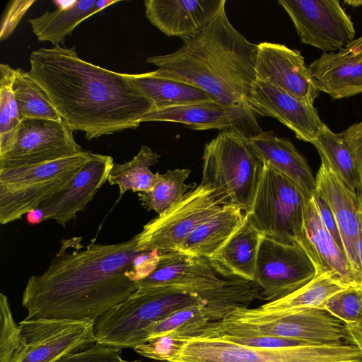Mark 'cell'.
<instances>
[{
  "label": "cell",
  "instance_id": "obj_1",
  "mask_svg": "<svg viewBox=\"0 0 362 362\" xmlns=\"http://www.w3.org/2000/svg\"><path fill=\"white\" fill-rule=\"evenodd\" d=\"M143 252L135 235L116 244L93 239L84 245L81 236L63 239L47 269L27 281L25 318L95 322L136 290V262Z\"/></svg>",
  "mask_w": 362,
  "mask_h": 362
},
{
  "label": "cell",
  "instance_id": "obj_2",
  "mask_svg": "<svg viewBox=\"0 0 362 362\" xmlns=\"http://www.w3.org/2000/svg\"><path fill=\"white\" fill-rule=\"evenodd\" d=\"M31 78L74 131L87 140L136 129L155 111L130 74L118 73L80 58L74 47H42L31 52Z\"/></svg>",
  "mask_w": 362,
  "mask_h": 362
},
{
  "label": "cell",
  "instance_id": "obj_3",
  "mask_svg": "<svg viewBox=\"0 0 362 362\" xmlns=\"http://www.w3.org/2000/svg\"><path fill=\"white\" fill-rule=\"evenodd\" d=\"M182 41L174 52L146 59L158 67L152 71L155 76L198 87L223 105L250 109L257 45L231 25L226 7L204 29Z\"/></svg>",
  "mask_w": 362,
  "mask_h": 362
},
{
  "label": "cell",
  "instance_id": "obj_4",
  "mask_svg": "<svg viewBox=\"0 0 362 362\" xmlns=\"http://www.w3.org/2000/svg\"><path fill=\"white\" fill-rule=\"evenodd\" d=\"M135 284L136 289L156 288L195 295L208 305L230 311L247 307L259 297L254 282L234 277L223 279L207 259L178 251L160 253L156 269Z\"/></svg>",
  "mask_w": 362,
  "mask_h": 362
},
{
  "label": "cell",
  "instance_id": "obj_5",
  "mask_svg": "<svg viewBox=\"0 0 362 362\" xmlns=\"http://www.w3.org/2000/svg\"><path fill=\"white\" fill-rule=\"evenodd\" d=\"M170 337L165 362H353L362 349L345 341L283 348H258L218 338Z\"/></svg>",
  "mask_w": 362,
  "mask_h": 362
},
{
  "label": "cell",
  "instance_id": "obj_6",
  "mask_svg": "<svg viewBox=\"0 0 362 362\" xmlns=\"http://www.w3.org/2000/svg\"><path fill=\"white\" fill-rule=\"evenodd\" d=\"M243 132L221 131L204 148L201 183L213 189L222 206L240 208L245 214L252 208L263 169Z\"/></svg>",
  "mask_w": 362,
  "mask_h": 362
},
{
  "label": "cell",
  "instance_id": "obj_7",
  "mask_svg": "<svg viewBox=\"0 0 362 362\" xmlns=\"http://www.w3.org/2000/svg\"><path fill=\"white\" fill-rule=\"evenodd\" d=\"M202 303L206 302L195 295L137 288L95 321V344L134 349L148 341V332L156 323L177 310Z\"/></svg>",
  "mask_w": 362,
  "mask_h": 362
},
{
  "label": "cell",
  "instance_id": "obj_8",
  "mask_svg": "<svg viewBox=\"0 0 362 362\" xmlns=\"http://www.w3.org/2000/svg\"><path fill=\"white\" fill-rule=\"evenodd\" d=\"M219 334H258L316 344L346 341V325L327 310L311 308L290 313H264L256 308H238L210 324L198 336Z\"/></svg>",
  "mask_w": 362,
  "mask_h": 362
},
{
  "label": "cell",
  "instance_id": "obj_9",
  "mask_svg": "<svg viewBox=\"0 0 362 362\" xmlns=\"http://www.w3.org/2000/svg\"><path fill=\"white\" fill-rule=\"evenodd\" d=\"M92 152L30 166L0 170V223L21 219L65 190Z\"/></svg>",
  "mask_w": 362,
  "mask_h": 362
},
{
  "label": "cell",
  "instance_id": "obj_10",
  "mask_svg": "<svg viewBox=\"0 0 362 362\" xmlns=\"http://www.w3.org/2000/svg\"><path fill=\"white\" fill-rule=\"evenodd\" d=\"M308 199L296 182L263 162L252 208L245 215L264 235L292 243L298 241L301 235Z\"/></svg>",
  "mask_w": 362,
  "mask_h": 362
},
{
  "label": "cell",
  "instance_id": "obj_11",
  "mask_svg": "<svg viewBox=\"0 0 362 362\" xmlns=\"http://www.w3.org/2000/svg\"><path fill=\"white\" fill-rule=\"evenodd\" d=\"M214 191L200 183L136 235L137 248L160 253L176 250L201 224L222 207Z\"/></svg>",
  "mask_w": 362,
  "mask_h": 362
},
{
  "label": "cell",
  "instance_id": "obj_12",
  "mask_svg": "<svg viewBox=\"0 0 362 362\" xmlns=\"http://www.w3.org/2000/svg\"><path fill=\"white\" fill-rule=\"evenodd\" d=\"M95 322L88 319L25 318L11 362H54L95 344Z\"/></svg>",
  "mask_w": 362,
  "mask_h": 362
},
{
  "label": "cell",
  "instance_id": "obj_13",
  "mask_svg": "<svg viewBox=\"0 0 362 362\" xmlns=\"http://www.w3.org/2000/svg\"><path fill=\"white\" fill-rule=\"evenodd\" d=\"M316 274L313 261L299 243L262 237L253 280L259 298L268 302L282 298L305 285Z\"/></svg>",
  "mask_w": 362,
  "mask_h": 362
},
{
  "label": "cell",
  "instance_id": "obj_14",
  "mask_svg": "<svg viewBox=\"0 0 362 362\" xmlns=\"http://www.w3.org/2000/svg\"><path fill=\"white\" fill-rule=\"evenodd\" d=\"M278 4L303 44L332 52L354 40L353 23L337 0H279Z\"/></svg>",
  "mask_w": 362,
  "mask_h": 362
},
{
  "label": "cell",
  "instance_id": "obj_15",
  "mask_svg": "<svg viewBox=\"0 0 362 362\" xmlns=\"http://www.w3.org/2000/svg\"><path fill=\"white\" fill-rule=\"evenodd\" d=\"M83 151L64 120L24 119L15 144L0 156V170L38 165Z\"/></svg>",
  "mask_w": 362,
  "mask_h": 362
},
{
  "label": "cell",
  "instance_id": "obj_16",
  "mask_svg": "<svg viewBox=\"0 0 362 362\" xmlns=\"http://www.w3.org/2000/svg\"><path fill=\"white\" fill-rule=\"evenodd\" d=\"M114 164L110 156L91 153L88 161L69 186L47 202L27 214L30 223L54 220L66 227L83 211L96 192L107 181Z\"/></svg>",
  "mask_w": 362,
  "mask_h": 362
},
{
  "label": "cell",
  "instance_id": "obj_17",
  "mask_svg": "<svg viewBox=\"0 0 362 362\" xmlns=\"http://www.w3.org/2000/svg\"><path fill=\"white\" fill-rule=\"evenodd\" d=\"M255 69L257 80L274 86L308 104L313 105L318 96L308 67L297 49L278 43H259Z\"/></svg>",
  "mask_w": 362,
  "mask_h": 362
},
{
  "label": "cell",
  "instance_id": "obj_18",
  "mask_svg": "<svg viewBox=\"0 0 362 362\" xmlns=\"http://www.w3.org/2000/svg\"><path fill=\"white\" fill-rule=\"evenodd\" d=\"M248 105L257 116L276 119L297 139L310 144L324 124L313 105L263 81L256 80L252 85Z\"/></svg>",
  "mask_w": 362,
  "mask_h": 362
},
{
  "label": "cell",
  "instance_id": "obj_19",
  "mask_svg": "<svg viewBox=\"0 0 362 362\" xmlns=\"http://www.w3.org/2000/svg\"><path fill=\"white\" fill-rule=\"evenodd\" d=\"M315 178L316 192L325 199L333 211L345 252L362 286L358 253L362 221V197L353 192L322 162Z\"/></svg>",
  "mask_w": 362,
  "mask_h": 362
},
{
  "label": "cell",
  "instance_id": "obj_20",
  "mask_svg": "<svg viewBox=\"0 0 362 362\" xmlns=\"http://www.w3.org/2000/svg\"><path fill=\"white\" fill-rule=\"evenodd\" d=\"M155 121L181 123L197 131L235 129L248 137L262 131L257 116L250 109L228 107L215 101L153 111L146 115L141 122Z\"/></svg>",
  "mask_w": 362,
  "mask_h": 362
},
{
  "label": "cell",
  "instance_id": "obj_21",
  "mask_svg": "<svg viewBox=\"0 0 362 362\" xmlns=\"http://www.w3.org/2000/svg\"><path fill=\"white\" fill-rule=\"evenodd\" d=\"M151 25L168 36L181 39L204 29L226 7V0H145Z\"/></svg>",
  "mask_w": 362,
  "mask_h": 362
},
{
  "label": "cell",
  "instance_id": "obj_22",
  "mask_svg": "<svg viewBox=\"0 0 362 362\" xmlns=\"http://www.w3.org/2000/svg\"><path fill=\"white\" fill-rule=\"evenodd\" d=\"M299 243L313 261L316 275L332 272L351 288H362L346 252L324 227L313 198L305 204Z\"/></svg>",
  "mask_w": 362,
  "mask_h": 362
},
{
  "label": "cell",
  "instance_id": "obj_23",
  "mask_svg": "<svg viewBox=\"0 0 362 362\" xmlns=\"http://www.w3.org/2000/svg\"><path fill=\"white\" fill-rule=\"evenodd\" d=\"M313 83L334 99L362 93V57L345 47L337 53L324 52L308 66Z\"/></svg>",
  "mask_w": 362,
  "mask_h": 362
},
{
  "label": "cell",
  "instance_id": "obj_24",
  "mask_svg": "<svg viewBox=\"0 0 362 362\" xmlns=\"http://www.w3.org/2000/svg\"><path fill=\"white\" fill-rule=\"evenodd\" d=\"M247 141L263 162L296 182L308 198L315 194L316 178L306 159L289 139L273 131H262Z\"/></svg>",
  "mask_w": 362,
  "mask_h": 362
},
{
  "label": "cell",
  "instance_id": "obj_25",
  "mask_svg": "<svg viewBox=\"0 0 362 362\" xmlns=\"http://www.w3.org/2000/svg\"><path fill=\"white\" fill-rule=\"evenodd\" d=\"M53 2L57 6L55 10L46 11L41 16L28 21L38 40L49 42L54 47L64 45L66 37L71 35L82 21L119 1L74 0Z\"/></svg>",
  "mask_w": 362,
  "mask_h": 362
},
{
  "label": "cell",
  "instance_id": "obj_26",
  "mask_svg": "<svg viewBox=\"0 0 362 362\" xmlns=\"http://www.w3.org/2000/svg\"><path fill=\"white\" fill-rule=\"evenodd\" d=\"M245 214L239 207L226 205L199 226L175 251L210 260L216 257L243 223Z\"/></svg>",
  "mask_w": 362,
  "mask_h": 362
},
{
  "label": "cell",
  "instance_id": "obj_27",
  "mask_svg": "<svg viewBox=\"0 0 362 362\" xmlns=\"http://www.w3.org/2000/svg\"><path fill=\"white\" fill-rule=\"evenodd\" d=\"M264 235L247 220L232 235L218 254L208 260L221 275L252 281Z\"/></svg>",
  "mask_w": 362,
  "mask_h": 362
},
{
  "label": "cell",
  "instance_id": "obj_28",
  "mask_svg": "<svg viewBox=\"0 0 362 362\" xmlns=\"http://www.w3.org/2000/svg\"><path fill=\"white\" fill-rule=\"evenodd\" d=\"M130 74L137 88L153 103L155 111L214 101L198 87L175 79L156 76L152 71Z\"/></svg>",
  "mask_w": 362,
  "mask_h": 362
},
{
  "label": "cell",
  "instance_id": "obj_29",
  "mask_svg": "<svg viewBox=\"0 0 362 362\" xmlns=\"http://www.w3.org/2000/svg\"><path fill=\"white\" fill-rule=\"evenodd\" d=\"M332 272L316 275L293 293L257 308L264 313H290L311 308H322L324 303L339 292L349 288Z\"/></svg>",
  "mask_w": 362,
  "mask_h": 362
},
{
  "label": "cell",
  "instance_id": "obj_30",
  "mask_svg": "<svg viewBox=\"0 0 362 362\" xmlns=\"http://www.w3.org/2000/svg\"><path fill=\"white\" fill-rule=\"evenodd\" d=\"M311 144L317 150L321 162L353 192L361 196V183L357 165L351 150L341 134L334 133L324 123Z\"/></svg>",
  "mask_w": 362,
  "mask_h": 362
},
{
  "label": "cell",
  "instance_id": "obj_31",
  "mask_svg": "<svg viewBox=\"0 0 362 362\" xmlns=\"http://www.w3.org/2000/svg\"><path fill=\"white\" fill-rule=\"evenodd\" d=\"M229 313L225 309L206 303L189 306L154 325L148 332V339L165 334L175 337H197L210 324Z\"/></svg>",
  "mask_w": 362,
  "mask_h": 362
},
{
  "label": "cell",
  "instance_id": "obj_32",
  "mask_svg": "<svg viewBox=\"0 0 362 362\" xmlns=\"http://www.w3.org/2000/svg\"><path fill=\"white\" fill-rule=\"evenodd\" d=\"M160 157L148 146L142 145L131 160L122 164L114 163L107 182L110 185L118 186L119 199L129 190L146 192L156 185L160 173H152L150 167L157 164Z\"/></svg>",
  "mask_w": 362,
  "mask_h": 362
},
{
  "label": "cell",
  "instance_id": "obj_33",
  "mask_svg": "<svg viewBox=\"0 0 362 362\" xmlns=\"http://www.w3.org/2000/svg\"><path fill=\"white\" fill-rule=\"evenodd\" d=\"M11 88L22 120H62L48 95L31 78L28 72L20 68L13 69Z\"/></svg>",
  "mask_w": 362,
  "mask_h": 362
},
{
  "label": "cell",
  "instance_id": "obj_34",
  "mask_svg": "<svg viewBox=\"0 0 362 362\" xmlns=\"http://www.w3.org/2000/svg\"><path fill=\"white\" fill-rule=\"evenodd\" d=\"M190 174L187 168L169 170L160 177L156 185L148 192H139L141 206L147 211L158 214L172 206L187 192L194 189L196 183L185 182Z\"/></svg>",
  "mask_w": 362,
  "mask_h": 362
},
{
  "label": "cell",
  "instance_id": "obj_35",
  "mask_svg": "<svg viewBox=\"0 0 362 362\" xmlns=\"http://www.w3.org/2000/svg\"><path fill=\"white\" fill-rule=\"evenodd\" d=\"M13 69L0 64V156L15 144L22 119L11 88Z\"/></svg>",
  "mask_w": 362,
  "mask_h": 362
},
{
  "label": "cell",
  "instance_id": "obj_36",
  "mask_svg": "<svg viewBox=\"0 0 362 362\" xmlns=\"http://www.w3.org/2000/svg\"><path fill=\"white\" fill-rule=\"evenodd\" d=\"M345 325L356 323L362 314V288H349L339 292L322 307Z\"/></svg>",
  "mask_w": 362,
  "mask_h": 362
},
{
  "label": "cell",
  "instance_id": "obj_37",
  "mask_svg": "<svg viewBox=\"0 0 362 362\" xmlns=\"http://www.w3.org/2000/svg\"><path fill=\"white\" fill-rule=\"evenodd\" d=\"M21 329L15 322L7 296L0 293V362H11L20 341Z\"/></svg>",
  "mask_w": 362,
  "mask_h": 362
},
{
  "label": "cell",
  "instance_id": "obj_38",
  "mask_svg": "<svg viewBox=\"0 0 362 362\" xmlns=\"http://www.w3.org/2000/svg\"><path fill=\"white\" fill-rule=\"evenodd\" d=\"M204 338H218L232 343L258 348H283L316 344L293 339L258 334H219Z\"/></svg>",
  "mask_w": 362,
  "mask_h": 362
},
{
  "label": "cell",
  "instance_id": "obj_39",
  "mask_svg": "<svg viewBox=\"0 0 362 362\" xmlns=\"http://www.w3.org/2000/svg\"><path fill=\"white\" fill-rule=\"evenodd\" d=\"M54 362H140V361H127L122 357L120 349L94 344L84 349L66 355Z\"/></svg>",
  "mask_w": 362,
  "mask_h": 362
},
{
  "label": "cell",
  "instance_id": "obj_40",
  "mask_svg": "<svg viewBox=\"0 0 362 362\" xmlns=\"http://www.w3.org/2000/svg\"><path fill=\"white\" fill-rule=\"evenodd\" d=\"M35 1V0H16L9 2L1 21L0 33L1 40L10 36L25 12Z\"/></svg>",
  "mask_w": 362,
  "mask_h": 362
},
{
  "label": "cell",
  "instance_id": "obj_41",
  "mask_svg": "<svg viewBox=\"0 0 362 362\" xmlns=\"http://www.w3.org/2000/svg\"><path fill=\"white\" fill-rule=\"evenodd\" d=\"M312 198L324 227L332 236L337 245L345 252L339 228L329 204L317 192Z\"/></svg>",
  "mask_w": 362,
  "mask_h": 362
},
{
  "label": "cell",
  "instance_id": "obj_42",
  "mask_svg": "<svg viewBox=\"0 0 362 362\" xmlns=\"http://www.w3.org/2000/svg\"><path fill=\"white\" fill-rule=\"evenodd\" d=\"M340 134L354 156L361 179L362 196V121L352 124Z\"/></svg>",
  "mask_w": 362,
  "mask_h": 362
},
{
  "label": "cell",
  "instance_id": "obj_43",
  "mask_svg": "<svg viewBox=\"0 0 362 362\" xmlns=\"http://www.w3.org/2000/svg\"><path fill=\"white\" fill-rule=\"evenodd\" d=\"M346 329L347 332L346 341L362 349V314L356 323L346 325Z\"/></svg>",
  "mask_w": 362,
  "mask_h": 362
},
{
  "label": "cell",
  "instance_id": "obj_44",
  "mask_svg": "<svg viewBox=\"0 0 362 362\" xmlns=\"http://www.w3.org/2000/svg\"><path fill=\"white\" fill-rule=\"evenodd\" d=\"M345 49L355 56L362 57V36L349 42Z\"/></svg>",
  "mask_w": 362,
  "mask_h": 362
},
{
  "label": "cell",
  "instance_id": "obj_45",
  "mask_svg": "<svg viewBox=\"0 0 362 362\" xmlns=\"http://www.w3.org/2000/svg\"><path fill=\"white\" fill-rule=\"evenodd\" d=\"M358 253L360 262L361 271L362 274V221L359 234L358 244Z\"/></svg>",
  "mask_w": 362,
  "mask_h": 362
},
{
  "label": "cell",
  "instance_id": "obj_46",
  "mask_svg": "<svg viewBox=\"0 0 362 362\" xmlns=\"http://www.w3.org/2000/svg\"><path fill=\"white\" fill-rule=\"evenodd\" d=\"M344 3L353 7L362 6V0H345Z\"/></svg>",
  "mask_w": 362,
  "mask_h": 362
},
{
  "label": "cell",
  "instance_id": "obj_47",
  "mask_svg": "<svg viewBox=\"0 0 362 362\" xmlns=\"http://www.w3.org/2000/svg\"><path fill=\"white\" fill-rule=\"evenodd\" d=\"M353 362H362V361H353Z\"/></svg>",
  "mask_w": 362,
  "mask_h": 362
},
{
  "label": "cell",
  "instance_id": "obj_48",
  "mask_svg": "<svg viewBox=\"0 0 362 362\" xmlns=\"http://www.w3.org/2000/svg\"><path fill=\"white\" fill-rule=\"evenodd\" d=\"M162 362H165V361H162Z\"/></svg>",
  "mask_w": 362,
  "mask_h": 362
}]
</instances>
